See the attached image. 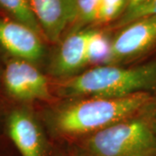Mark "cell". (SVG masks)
Masks as SVG:
<instances>
[{
  "instance_id": "cell-11",
  "label": "cell",
  "mask_w": 156,
  "mask_h": 156,
  "mask_svg": "<svg viewBox=\"0 0 156 156\" xmlns=\"http://www.w3.org/2000/svg\"><path fill=\"white\" fill-rule=\"evenodd\" d=\"M112 39L100 30H91L88 43V62L95 66L108 64L111 55Z\"/></svg>"
},
{
  "instance_id": "cell-15",
  "label": "cell",
  "mask_w": 156,
  "mask_h": 156,
  "mask_svg": "<svg viewBox=\"0 0 156 156\" xmlns=\"http://www.w3.org/2000/svg\"><path fill=\"white\" fill-rule=\"evenodd\" d=\"M140 115L145 119L156 134V95L153 94L150 100L140 112Z\"/></svg>"
},
{
  "instance_id": "cell-4",
  "label": "cell",
  "mask_w": 156,
  "mask_h": 156,
  "mask_svg": "<svg viewBox=\"0 0 156 156\" xmlns=\"http://www.w3.org/2000/svg\"><path fill=\"white\" fill-rule=\"evenodd\" d=\"M3 82L7 93L16 100L30 101L52 98L47 78L33 62L14 57L8 60Z\"/></svg>"
},
{
  "instance_id": "cell-14",
  "label": "cell",
  "mask_w": 156,
  "mask_h": 156,
  "mask_svg": "<svg viewBox=\"0 0 156 156\" xmlns=\"http://www.w3.org/2000/svg\"><path fill=\"white\" fill-rule=\"evenodd\" d=\"M150 16H156V0H149L144 5L140 6L132 12L123 15L118 25L125 26L137 19Z\"/></svg>"
},
{
  "instance_id": "cell-10",
  "label": "cell",
  "mask_w": 156,
  "mask_h": 156,
  "mask_svg": "<svg viewBox=\"0 0 156 156\" xmlns=\"http://www.w3.org/2000/svg\"><path fill=\"white\" fill-rule=\"evenodd\" d=\"M0 8L11 15L13 20L28 26L40 36H44L30 0H0Z\"/></svg>"
},
{
  "instance_id": "cell-5",
  "label": "cell",
  "mask_w": 156,
  "mask_h": 156,
  "mask_svg": "<svg viewBox=\"0 0 156 156\" xmlns=\"http://www.w3.org/2000/svg\"><path fill=\"white\" fill-rule=\"evenodd\" d=\"M156 46V16L142 17L128 23L112 39L108 64L130 62Z\"/></svg>"
},
{
  "instance_id": "cell-9",
  "label": "cell",
  "mask_w": 156,
  "mask_h": 156,
  "mask_svg": "<svg viewBox=\"0 0 156 156\" xmlns=\"http://www.w3.org/2000/svg\"><path fill=\"white\" fill-rule=\"evenodd\" d=\"M91 30L74 31L62 43L50 65L55 76L69 78L77 74L89 64L88 43Z\"/></svg>"
},
{
  "instance_id": "cell-13",
  "label": "cell",
  "mask_w": 156,
  "mask_h": 156,
  "mask_svg": "<svg viewBox=\"0 0 156 156\" xmlns=\"http://www.w3.org/2000/svg\"><path fill=\"white\" fill-rule=\"evenodd\" d=\"M101 2V0H76V25L83 26L95 22Z\"/></svg>"
},
{
  "instance_id": "cell-7",
  "label": "cell",
  "mask_w": 156,
  "mask_h": 156,
  "mask_svg": "<svg viewBox=\"0 0 156 156\" xmlns=\"http://www.w3.org/2000/svg\"><path fill=\"white\" fill-rule=\"evenodd\" d=\"M8 135L21 156H45L46 140L41 126L27 109L17 108L7 118Z\"/></svg>"
},
{
  "instance_id": "cell-12",
  "label": "cell",
  "mask_w": 156,
  "mask_h": 156,
  "mask_svg": "<svg viewBox=\"0 0 156 156\" xmlns=\"http://www.w3.org/2000/svg\"><path fill=\"white\" fill-rule=\"evenodd\" d=\"M128 6V0H101L95 23H105L115 20L120 15H123Z\"/></svg>"
},
{
  "instance_id": "cell-16",
  "label": "cell",
  "mask_w": 156,
  "mask_h": 156,
  "mask_svg": "<svg viewBox=\"0 0 156 156\" xmlns=\"http://www.w3.org/2000/svg\"><path fill=\"white\" fill-rule=\"evenodd\" d=\"M148 1L149 0H128V6H127V9H126V11H125L123 15L134 11V10L138 9L140 6L144 5L146 3H147Z\"/></svg>"
},
{
  "instance_id": "cell-1",
  "label": "cell",
  "mask_w": 156,
  "mask_h": 156,
  "mask_svg": "<svg viewBox=\"0 0 156 156\" xmlns=\"http://www.w3.org/2000/svg\"><path fill=\"white\" fill-rule=\"evenodd\" d=\"M152 95L150 92H140L115 98H72L47 112L46 122L51 131L58 135H90L137 115Z\"/></svg>"
},
{
  "instance_id": "cell-8",
  "label": "cell",
  "mask_w": 156,
  "mask_h": 156,
  "mask_svg": "<svg viewBox=\"0 0 156 156\" xmlns=\"http://www.w3.org/2000/svg\"><path fill=\"white\" fill-rule=\"evenodd\" d=\"M44 37L58 42L64 30L76 22V0H30Z\"/></svg>"
},
{
  "instance_id": "cell-2",
  "label": "cell",
  "mask_w": 156,
  "mask_h": 156,
  "mask_svg": "<svg viewBox=\"0 0 156 156\" xmlns=\"http://www.w3.org/2000/svg\"><path fill=\"white\" fill-rule=\"evenodd\" d=\"M156 89V59L131 68L105 64L65 78L57 92L69 99L78 97H124Z\"/></svg>"
},
{
  "instance_id": "cell-6",
  "label": "cell",
  "mask_w": 156,
  "mask_h": 156,
  "mask_svg": "<svg viewBox=\"0 0 156 156\" xmlns=\"http://www.w3.org/2000/svg\"><path fill=\"white\" fill-rule=\"evenodd\" d=\"M41 36L13 19L0 17V45L14 58L35 63L44 55Z\"/></svg>"
},
{
  "instance_id": "cell-3",
  "label": "cell",
  "mask_w": 156,
  "mask_h": 156,
  "mask_svg": "<svg viewBox=\"0 0 156 156\" xmlns=\"http://www.w3.org/2000/svg\"><path fill=\"white\" fill-rule=\"evenodd\" d=\"M90 156H156V134L140 115L90 134Z\"/></svg>"
},
{
  "instance_id": "cell-17",
  "label": "cell",
  "mask_w": 156,
  "mask_h": 156,
  "mask_svg": "<svg viewBox=\"0 0 156 156\" xmlns=\"http://www.w3.org/2000/svg\"><path fill=\"white\" fill-rule=\"evenodd\" d=\"M75 156H90V155H89V154H78V155H75Z\"/></svg>"
}]
</instances>
